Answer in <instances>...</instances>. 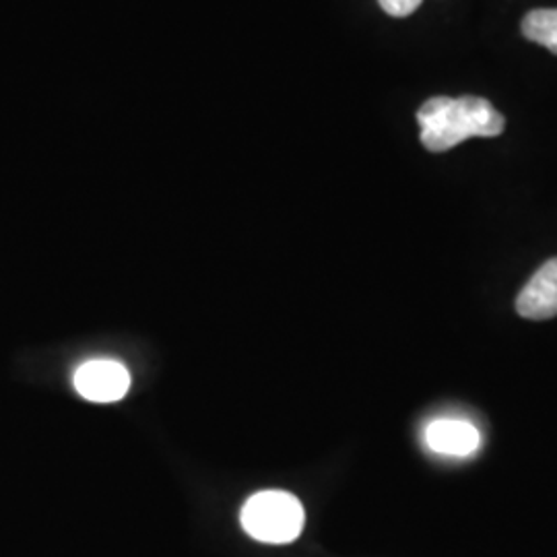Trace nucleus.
Masks as SVG:
<instances>
[{
  "label": "nucleus",
  "mask_w": 557,
  "mask_h": 557,
  "mask_svg": "<svg viewBox=\"0 0 557 557\" xmlns=\"http://www.w3.org/2000/svg\"><path fill=\"white\" fill-rule=\"evenodd\" d=\"M421 143L425 149L442 153L473 137H498L506 120L483 98H432L418 112Z\"/></svg>",
  "instance_id": "1"
},
{
  "label": "nucleus",
  "mask_w": 557,
  "mask_h": 557,
  "mask_svg": "<svg viewBox=\"0 0 557 557\" xmlns=\"http://www.w3.org/2000/svg\"><path fill=\"white\" fill-rule=\"evenodd\" d=\"M242 527L257 541L285 545L299 537L304 529V508L287 492H260L242 508Z\"/></svg>",
  "instance_id": "2"
},
{
  "label": "nucleus",
  "mask_w": 557,
  "mask_h": 557,
  "mask_svg": "<svg viewBox=\"0 0 557 557\" xmlns=\"http://www.w3.org/2000/svg\"><path fill=\"white\" fill-rule=\"evenodd\" d=\"M75 391L94 403H114L131 388L128 370L114 359H89L81 363L73 376Z\"/></svg>",
  "instance_id": "3"
},
{
  "label": "nucleus",
  "mask_w": 557,
  "mask_h": 557,
  "mask_svg": "<svg viewBox=\"0 0 557 557\" xmlns=\"http://www.w3.org/2000/svg\"><path fill=\"white\" fill-rule=\"evenodd\" d=\"M522 319L549 320L557 317V259L547 260L517 298Z\"/></svg>",
  "instance_id": "4"
},
{
  "label": "nucleus",
  "mask_w": 557,
  "mask_h": 557,
  "mask_svg": "<svg viewBox=\"0 0 557 557\" xmlns=\"http://www.w3.org/2000/svg\"><path fill=\"white\" fill-rule=\"evenodd\" d=\"M425 440L434 453L450 455V457H467L478 450L479 432L467 421L440 419L428 428Z\"/></svg>",
  "instance_id": "5"
},
{
  "label": "nucleus",
  "mask_w": 557,
  "mask_h": 557,
  "mask_svg": "<svg viewBox=\"0 0 557 557\" xmlns=\"http://www.w3.org/2000/svg\"><path fill=\"white\" fill-rule=\"evenodd\" d=\"M522 36L557 54V9H537L522 20Z\"/></svg>",
  "instance_id": "6"
},
{
  "label": "nucleus",
  "mask_w": 557,
  "mask_h": 557,
  "mask_svg": "<svg viewBox=\"0 0 557 557\" xmlns=\"http://www.w3.org/2000/svg\"><path fill=\"white\" fill-rule=\"evenodd\" d=\"M380 7L393 17H409L416 13L421 0H379Z\"/></svg>",
  "instance_id": "7"
}]
</instances>
